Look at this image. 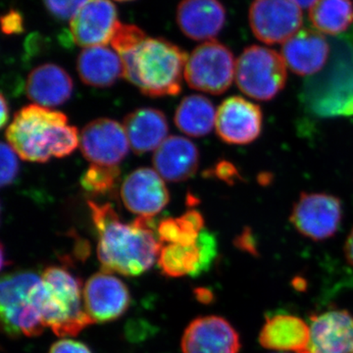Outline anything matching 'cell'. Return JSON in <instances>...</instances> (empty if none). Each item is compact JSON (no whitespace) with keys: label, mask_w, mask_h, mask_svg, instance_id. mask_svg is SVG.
I'll list each match as a JSON object with an SVG mask.
<instances>
[{"label":"cell","mask_w":353,"mask_h":353,"mask_svg":"<svg viewBox=\"0 0 353 353\" xmlns=\"http://www.w3.org/2000/svg\"><path fill=\"white\" fill-rule=\"evenodd\" d=\"M204 229L203 216L196 210H190L179 218H169L158 224L157 233L161 243L192 245L196 243Z\"/></svg>","instance_id":"obj_27"},{"label":"cell","mask_w":353,"mask_h":353,"mask_svg":"<svg viewBox=\"0 0 353 353\" xmlns=\"http://www.w3.org/2000/svg\"><path fill=\"white\" fill-rule=\"evenodd\" d=\"M312 353H353V315L347 310H330L310 321Z\"/></svg>","instance_id":"obj_17"},{"label":"cell","mask_w":353,"mask_h":353,"mask_svg":"<svg viewBox=\"0 0 353 353\" xmlns=\"http://www.w3.org/2000/svg\"><path fill=\"white\" fill-rule=\"evenodd\" d=\"M1 178L0 183L1 187L11 185L15 181L19 172V163H18V154L8 143H2L1 150Z\"/></svg>","instance_id":"obj_30"},{"label":"cell","mask_w":353,"mask_h":353,"mask_svg":"<svg viewBox=\"0 0 353 353\" xmlns=\"http://www.w3.org/2000/svg\"><path fill=\"white\" fill-rule=\"evenodd\" d=\"M2 31L6 34H18L24 32V18L17 10H10L1 18Z\"/></svg>","instance_id":"obj_32"},{"label":"cell","mask_w":353,"mask_h":353,"mask_svg":"<svg viewBox=\"0 0 353 353\" xmlns=\"http://www.w3.org/2000/svg\"><path fill=\"white\" fill-rule=\"evenodd\" d=\"M297 353H312V352H309V350H303V352H297Z\"/></svg>","instance_id":"obj_39"},{"label":"cell","mask_w":353,"mask_h":353,"mask_svg":"<svg viewBox=\"0 0 353 353\" xmlns=\"http://www.w3.org/2000/svg\"><path fill=\"white\" fill-rule=\"evenodd\" d=\"M51 15L60 20H71L88 0H43Z\"/></svg>","instance_id":"obj_31"},{"label":"cell","mask_w":353,"mask_h":353,"mask_svg":"<svg viewBox=\"0 0 353 353\" xmlns=\"http://www.w3.org/2000/svg\"><path fill=\"white\" fill-rule=\"evenodd\" d=\"M261 109L243 97L225 99L216 112L215 128L218 136L230 145H248L261 134Z\"/></svg>","instance_id":"obj_14"},{"label":"cell","mask_w":353,"mask_h":353,"mask_svg":"<svg viewBox=\"0 0 353 353\" xmlns=\"http://www.w3.org/2000/svg\"><path fill=\"white\" fill-rule=\"evenodd\" d=\"M41 276L31 271L3 276L0 287L2 328L11 338L39 336L46 324L39 307Z\"/></svg>","instance_id":"obj_5"},{"label":"cell","mask_w":353,"mask_h":353,"mask_svg":"<svg viewBox=\"0 0 353 353\" xmlns=\"http://www.w3.org/2000/svg\"><path fill=\"white\" fill-rule=\"evenodd\" d=\"M176 23L188 38L212 41L226 23V9L220 0H182Z\"/></svg>","instance_id":"obj_19"},{"label":"cell","mask_w":353,"mask_h":353,"mask_svg":"<svg viewBox=\"0 0 353 353\" xmlns=\"http://www.w3.org/2000/svg\"><path fill=\"white\" fill-rule=\"evenodd\" d=\"M330 55V46L321 32L301 29L283 43L282 57L294 73L311 76L324 68Z\"/></svg>","instance_id":"obj_18"},{"label":"cell","mask_w":353,"mask_h":353,"mask_svg":"<svg viewBox=\"0 0 353 353\" xmlns=\"http://www.w3.org/2000/svg\"><path fill=\"white\" fill-rule=\"evenodd\" d=\"M8 120V105H7L6 97H4L3 94H1V121H0V126H1V128L6 127Z\"/></svg>","instance_id":"obj_36"},{"label":"cell","mask_w":353,"mask_h":353,"mask_svg":"<svg viewBox=\"0 0 353 353\" xmlns=\"http://www.w3.org/2000/svg\"><path fill=\"white\" fill-rule=\"evenodd\" d=\"M287 64L277 51L260 46L246 48L236 62V81L243 94L270 101L284 88Z\"/></svg>","instance_id":"obj_6"},{"label":"cell","mask_w":353,"mask_h":353,"mask_svg":"<svg viewBox=\"0 0 353 353\" xmlns=\"http://www.w3.org/2000/svg\"><path fill=\"white\" fill-rule=\"evenodd\" d=\"M216 112L214 105L208 97L192 94L181 101L174 121L183 134L199 138L208 134L215 127Z\"/></svg>","instance_id":"obj_25"},{"label":"cell","mask_w":353,"mask_h":353,"mask_svg":"<svg viewBox=\"0 0 353 353\" xmlns=\"http://www.w3.org/2000/svg\"><path fill=\"white\" fill-rule=\"evenodd\" d=\"M77 70L85 85L108 88L124 77L120 55L105 46L83 48L77 60Z\"/></svg>","instance_id":"obj_24"},{"label":"cell","mask_w":353,"mask_h":353,"mask_svg":"<svg viewBox=\"0 0 353 353\" xmlns=\"http://www.w3.org/2000/svg\"><path fill=\"white\" fill-rule=\"evenodd\" d=\"M146 39L145 32L138 26L120 23L114 34L111 46L119 55L138 48Z\"/></svg>","instance_id":"obj_29"},{"label":"cell","mask_w":353,"mask_h":353,"mask_svg":"<svg viewBox=\"0 0 353 353\" xmlns=\"http://www.w3.org/2000/svg\"><path fill=\"white\" fill-rule=\"evenodd\" d=\"M126 132L130 148L137 154L157 150L167 139L169 127L166 116L155 108H139L125 117Z\"/></svg>","instance_id":"obj_23"},{"label":"cell","mask_w":353,"mask_h":353,"mask_svg":"<svg viewBox=\"0 0 353 353\" xmlns=\"http://www.w3.org/2000/svg\"><path fill=\"white\" fill-rule=\"evenodd\" d=\"M124 78L150 97L176 95L182 90L188 54L167 39L146 38L138 48L120 55Z\"/></svg>","instance_id":"obj_3"},{"label":"cell","mask_w":353,"mask_h":353,"mask_svg":"<svg viewBox=\"0 0 353 353\" xmlns=\"http://www.w3.org/2000/svg\"><path fill=\"white\" fill-rule=\"evenodd\" d=\"M121 199L128 210L139 217H153L161 212L170 199L163 179L150 168L132 172L121 185Z\"/></svg>","instance_id":"obj_15"},{"label":"cell","mask_w":353,"mask_h":353,"mask_svg":"<svg viewBox=\"0 0 353 353\" xmlns=\"http://www.w3.org/2000/svg\"><path fill=\"white\" fill-rule=\"evenodd\" d=\"M83 303L92 321H114L124 314L131 303V294L120 279L101 271L88 279L83 287Z\"/></svg>","instance_id":"obj_12"},{"label":"cell","mask_w":353,"mask_h":353,"mask_svg":"<svg viewBox=\"0 0 353 353\" xmlns=\"http://www.w3.org/2000/svg\"><path fill=\"white\" fill-rule=\"evenodd\" d=\"M259 343L274 352H303L310 343V326L297 316L274 315L267 318L262 327Z\"/></svg>","instance_id":"obj_22"},{"label":"cell","mask_w":353,"mask_h":353,"mask_svg":"<svg viewBox=\"0 0 353 353\" xmlns=\"http://www.w3.org/2000/svg\"><path fill=\"white\" fill-rule=\"evenodd\" d=\"M8 145L26 161L46 163L63 158L80 145L76 127L64 113L31 104L20 109L6 130Z\"/></svg>","instance_id":"obj_2"},{"label":"cell","mask_w":353,"mask_h":353,"mask_svg":"<svg viewBox=\"0 0 353 353\" xmlns=\"http://www.w3.org/2000/svg\"><path fill=\"white\" fill-rule=\"evenodd\" d=\"M183 353H239L240 336L219 316H202L190 322L181 343Z\"/></svg>","instance_id":"obj_16"},{"label":"cell","mask_w":353,"mask_h":353,"mask_svg":"<svg viewBox=\"0 0 353 353\" xmlns=\"http://www.w3.org/2000/svg\"><path fill=\"white\" fill-rule=\"evenodd\" d=\"M39 299L44 324L58 336H75L94 323L85 309L82 282L62 267L41 274Z\"/></svg>","instance_id":"obj_4"},{"label":"cell","mask_w":353,"mask_h":353,"mask_svg":"<svg viewBox=\"0 0 353 353\" xmlns=\"http://www.w3.org/2000/svg\"><path fill=\"white\" fill-rule=\"evenodd\" d=\"M79 145L85 159L104 166H118L130 148L124 126L108 118L88 123L81 132Z\"/></svg>","instance_id":"obj_10"},{"label":"cell","mask_w":353,"mask_h":353,"mask_svg":"<svg viewBox=\"0 0 353 353\" xmlns=\"http://www.w3.org/2000/svg\"><path fill=\"white\" fill-rule=\"evenodd\" d=\"M74 83L71 77L57 64L46 63L32 70L26 82L30 101L43 108H57L71 99Z\"/></svg>","instance_id":"obj_21"},{"label":"cell","mask_w":353,"mask_h":353,"mask_svg":"<svg viewBox=\"0 0 353 353\" xmlns=\"http://www.w3.org/2000/svg\"><path fill=\"white\" fill-rule=\"evenodd\" d=\"M236 76V62L232 51L212 39L194 48L185 67V82L194 90L221 94L231 87Z\"/></svg>","instance_id":"obj_7"},{"label":"cell","mask_w":353,"mask_h":353,"mask_svg":"<svg viewBox=\"0 0 353 353\" xmlns=\"http://www.w3.org/2000/svg\"><path fill=\"white\" fill-rule=\"evenodd\" d=\"M88 206L99 232L97 256L103 271L139 276L152 268L163 246L152 217L124 224L110 204L90 201Z\"/></svg>","instance_id":"obj_1"},{"label":"cell","mask_w":353,"mask_h":353,"mask_svg":"<svg viewBox=\"0 0 353 353\" xmlns=\"http://www.w3.org/2000/svg\"><path fill=\"white\" fill-rule=\"evenodd\" d=\"M119 24L117 9L110 0H88L70 20V34L83 48L106 46Z\"/></svg>","instance_id":"obj_13"},{"label":"cell","mask_w":353,"mask_h":353,"mask_svg":"<svg viewBox=\"0 0 353 353\" xmlns=\"http://www.w3.org/2000/svg\"><path fill=\"white\" fill-rule=\"evenodd\" d=\"M341 218L343 208L338 197L303 192L292 208L290 222L306 238L324 241L336 233Z\"/></svg>","instance_id":"obj_9"},{"label":"cell","mask_w":353,"mask_h":353,"mask_svg":"<svg viewBox=\"0 0 353 353\" xmlns=\"http://www.w3.org/2000/svg\"><path fill=\"white\" fill-rule=\"evenodd\" d=\"M248 20L262 43H284L301 30L303 12L292 0H253Z\"/></svg>","instance_id":"obj_8"},{"label":"cell","mask_w":353,"mask_h":353,"mask_svg":"<svg viewBox=\"0 0 353 353\" xmlns=\"http://www.w3.org/2000/svg\"><path fill=\"white\" fill-rule=\"evenodd\" d=\"M217 254L215 236L204 228L196 243L192 245L169 243L162 246L157 264L168 277L201 275L208 271Z\"/></svg>","instance_id":"obj_11"},{"label":"cell","mask_w":353,"mask_h":353,"mask_svg":"<svg viewBox=\"0 0 353 353\" xmlns=\"http://www.w3.org/2000/svg\"><path fill=\"white\" fill-rule=\"evenodd\" d=\"M296 2L301 8H310L317 0H292Z\"/></svg>","instance_id":"obj_37"},{"label":"cell","mask_w":353,"mask_h":353,"mask_svg":"<svg viewBox=\"0 0 353 353\" xmlns=\"http://www.w3.org/2000/svg\"><path fill=\"white\" fill-rule=\"evenodd\" d=\"M309 19L321 34H343L353 23L352 0H317L309 8Z\"/></svg>","instance_id":"obj_26"},{"label":"cell","mask_w":353,"mask_h":353,"mask_svg":"<svg viewBox=\"0 0 353 353\" xmlns=\"http://www.w3.org/2000/svg\"><path fill=\"white\" fill-rule=\"evenodd\" d=\"M116 1L126 2V1H132V0H116Z\"/></svg>","instance_id":"obj_38"},{"label":"cell","mask_w":353,"mask_h":353,"mask_svg":"<svg viewBox=\"0 0 353 353\" xmlns=\"http://www.w3.org/2000/svg\"><path fill=\"white\" fill-rule=\"evenodd\" d=\"M234 172L236 170H234V167L231 164L228 163V162H221V163L215 167L214 170H211V173H213V175L224 181L231 180L232 176H234Z\"/></svg>","instance_id":"obj_34"},{"label":"cell","mask_w":353,"mask_h":353,"mask_svg":"<svg viewBox=\"0 0 353 353\" xmlns=\"http://www.w3.org/2000/svg\"><path fill=\"white\" fill-rule=\"evenodd\" d=\"M345 254L348 263L353 266V228L345 241Z\"/></svg>","instance_id":"obj_35"},{"label":"cell","mask_w":353,"mask_h":353,"mask_svg":"<svg viewBox=\"0 0 353 353\" xmlns=\"http://www.w3.org/2000/svg\"><path fill=\"white\" fill-rule=\"evenodd\" d=\"M119 176L118 166L92 164L81 176L80 183L88 194L101 196L115 189Z\"/></svg>","instance_id":"obj_28"},{"label":"cell","mask_w":353,"mask_h":353,"mask_svg":"<svg viewBox=\"0 0 353 353\" xmlns=\"http://www.w3.org/2000/svg\"><path fill=\"white\" fill-rule=\"evenodd\" d=\"M152 162L154 170L163 180L183 182L196 173L199 152L190 139L170 136L155 150Z\"/></svg>","instance_id":"obj_20"},{"label":"cell","mask_w":353,"mask_h":353,"mask_svg":"<svg viewBox=\"0 0 353 353\" xmlns=\"http://www.w3.org/2000/svg\"><path fill=\"white\" fill-rule=\"evenodd\" d=\"M48 353H92V352L85 343L81 341L62 339L53 343Z\"/></svg>","instance_id":"obj_33"}]
</instances>
